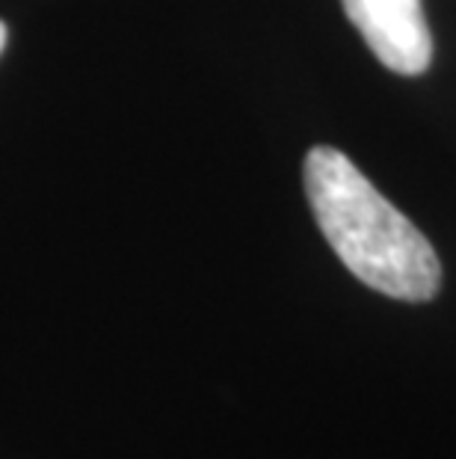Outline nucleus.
I'll return each mask as SVG.
<instances>
[{
    "mask_svg": "<svg viewBox=\"0 0 456 459\" xmlns=\"http://www.w3.org/2000/svg\"><path fill=\"white\" fill-rule=\"evenodd\" d=\"M303 175L320 231L358 281L406 302L435 297L442 267L430 240L356 169L344 152L314 145Z\"/></svg>",
    "mask_w": 456,
    "mask_h": 459,
    "instance_id": "f257e3e1",
    "label": "nucleus"
},
{
    "mask_svg": "<svg viewBox=\"0 0 456 459\" xmlns=\"http://www.w3.org/2000/svg\"><path fill=\"white\" fill-rule=\"evenodd\" d=\"M374 56L397 74H421L433 63V36L421 0H341Z\"/></svg>",
    "mask_w": 456,
    "mask_h": 459,
    "instance_id": "f03ea898",
    "label": "nucleus"
},
{
    "mask_svg": "<svg viewBox=\"0 0 456 459\" xmlns=\"http://www.w3.org/2000/svg\"><path fill=\"white\" fill-rule=\"evenodd\" d=\"M4 45H6V24L0 22V54H4Z\"/></svg>",
    "mask_w": 456,
    "mask_h": 459,
    "instance_id": "7ed1b4c3",
    "label": "nucleus"
}]
</instances>
